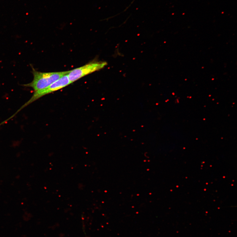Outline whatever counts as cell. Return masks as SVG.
<instances>
[{"mask_svg": "<svg viewBox=\"0 0 237 237\" xmlns=\"http://www.w3.org/2000/svg\"><path fill=\"white\" fill-rule=\"evenodd\" d=\"M33 80L31 82L23 86L32 88L36 93L45 89L60 78L67 74L69 71L54 72H41L32 68Z\"/></svg>", "mask_w": 237, "mask_h": 237, "instance_id": "1", "label": "cell"}, {"mask_svg": "<svg viewBox=\"0 0 237 237\" xmlns=\"http://www.w3.org/2000/svg\"><path fill=\"white\" fill-rule=\"evenodd\" d=\"M67 74L60 78L45 89L37 92L33 93L32 96L30 99L20 108L15 114L12 116V118H13L22 110L40 98L47 95L58 91L72 84Z\"/></svg>", "mask_w": 237, "mask_h": 237, "instance_id": "2", "label": "cell"}, {"mask_svg": "<svg viewBox=\"0 0 237 237\" xmlns=\"http://www.w3.org/2000/svg\"><path fill=\"white\" fill-rule=\"evenodd\" d=\"M108 65V63L105 61H94L86 65L69 71L68 73L71 83L76 82L83 77L103 69Z\"/></svg>", "mask_w": 237, "mask_h": 237, "instance_id": "3", "label": "cell"}]
</instances>
